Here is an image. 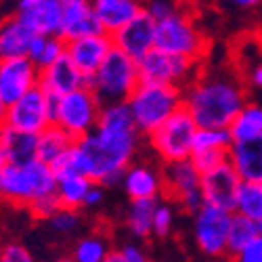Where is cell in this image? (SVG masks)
<instances>
[{"instance_id": "6da1fadb", "label": "cell", "mask_w": 262, "mask_h": 262, "mask_svg": "<svg viewBox=\"0 0 262 262\" xmlns=\"http://www.w3.org/2000/svg\"><path fill=\"white\" fill-rule=\"evenodd\" d=\"M141 137L143 135L137 128L97 126L93 133L74 141L51 168L57 177L78 172L105 187L120 185L124 170L139 154Z\"/></svg>"}, {"instance_id": "7a4b0ae2", "label": "cell", "mask_w": 262, "mask_h": 262, "mask_svg": "<svg viewBox=\"0 0 262 262\" xmlns=\"http://www.w3.org/2000/svg\"><path fill=\"white\" fill-rule=\"evenodd\" d=\"M246 101L248 86L242 76L231 70H200L183 89V107L198 126L227 128Z\"/></svg>"}, {"instance_id": "3957f363", "label": "cell", "mask_w": 262, "mask_h": 262, "mask_svg": "<svg viewBox=\"0 0 262 262\" xmlns=\"http://www.w3.org/2000/svg\"><path fill=\"white\" fill-rule=\"evenodd\" d=\"M57 174L42 160H30L24 164H9L0 181V198L13 206L28 208L42 195L55 193Z\"/></svg>"}, {"instance_id": "277c9868", "label": "cell", "mask_w": 262, "mask_h": 262, "mask_svg": "<svg viewBox=\"0 0 262 262\" xmlns=\"http://www.w3.org/2000/svg\"><path fill=\"white\" fill-rule=\"evenodd\" d=\"M128 107L133 112L137 130L143 137H149L164 124L177 109L183 107V89L172 84H145L139 86L128 97Z\"/></svg>"}, {"instance_id": "5b68a950", "label": "cell", "mask_w": 262, "mask_h": 262, "mask_svg": "<svg viewBox=\"0 0 262 262\" xmlns=\"http://www.w3.org/2000/svg\"><path fill=\"white\" fill-rule=\"evenodd\" d=\"M101 103L128 101L139 86V65L137 59L126 55L122 49L112 47L97 72L86 80Z\"/></svg>"}, {"instance_id": "8992f818", "label": "cell", "mask_w": 262, "mask_h": 262, "mask_svg": "<svg viewBox=\"0 0 262 262\" xmlns=\"http://www.w3.org/2000/svg\"><path fill=\"white\" fill-rule=\"evenodd\" d=\"M156 47L202 61L208 55V38L185 9H177L156 21Z\"/></svg>"}, {"instance_id": "52a82bcc", "label": "cell", "mask_w": 262, "mask_h": 262, "mask_svg": "<svg viewBox=\"0 0 262 262\" xmlns=\"http://www.w3.org/2000/svg\"><path fill=\"white\" fill-rule=\"evenodd\" d=\"M101 105L103 103L97 99L91 86L82 84L78 89L57 97L53 124H57L61 130H65L74 141H78L97 128Z\"/></svg>"}, {"instance_id": "ba28073f", "label": "cell", "mask_w": 262, "mask_h": 262, "mask_svg": "<svg viewBox=\"0 0 262 262\" xmlns=\"http://www.w3.org/2000/svg\"><path fill=\"white\" fill-rule=\"evenodd\" d=\"M139 82L145 84H172V86H185L200 74L202 61L172 55L158 47H154L149 53H145L139 61Z\"/></svg>"}, {"instance_id": "9c48e42d", "label": "cell", "mask_w": 262, "mask_h": 262, "mask_svg": "<svg viewBox=\"0 0 262 262\" xmlns=\"http://www.w3.org/2000/svg\"><path fill=\"white\" fill-rule=\"evenodd\" d=\"M198 128L200 126L195 124L191 114L185 107H181L164 124H160L147 139H149L151 149L156 151V156L164 164H168V162L191 158L193 139H195Z\"/></svg>"}, {"instance_id": "30bf717a", "label": "cell", "mask_w": 262, "mask_h": 262, "mask_svg": "<svg viewBox=\"0 0 262 262\" xmlns=\"http://www.w3.org/2000/svg\"><path fill=\"white\" fill-rule=\"evenodd\" d=\"M55 103H57V97L47 95L36 84L26 95H21L17 101L7 105L3 124L24 130V133L40 135L55 120Z\"/></svg>"}, {"instance_id": "8fae6325", "label": "cell", "mask_w": 262, "mask_h": 262, "mask_svg": "<svg viewBox=\"0 0 262 262\" xmlns=\"http://www.w3.org/2000/svg\"><path fill=\"white\" fill-rule=\"evenodd\" d=\"M231 214L225 208L202 204L200 210H195L193 216V244L198 252L206 258H223L227 256V237H229V225Z\"/></svg>"}, {"instance_id": "7c38bea8", "label": "cell", "mask_w": 262, "mask_h": 262, "mask_svg": "<svg viewBox=\"0 0 262 262\" xmlns=\"http://www.w3.org/2000/svg\"><path fill=\"white\" fill-rule=\"evenodd\" d=\"M164 195L177 204L183 212L193 214L204 204L202 198V172L195 168L191 158L164 164Z\"/></svg>"}, {"instance_id": "4fadbf2b", "label": "cell", "mask_w": 262, "mask_h": 262, "mask_svg": "<svg viewBox=\"0 0 262 262\" xmlns=\"http://www.w3.org/2000/svg\"><path fill=\"white\" fill-rule=\"evenodd\" d=\"M242 177L235 170V166L227 160L206 172H202V198L204 204L225 208L229 212L235 210L237 191L242 185Z\"/></svg>"}, {"instance_id": "5bb4252c", "label": "cell", "mask_w": 262, "mask_h": 262, "mask_svg": "<svg viewBox=\"0 0 262 262\" xmlns=\"http://www.w3.org/2000/svg\"><path fill=\"white\" fill-rule=\"evenodd\" d=\"M38 76L40 68L28 55L0 59V99L5 105L17 101L38 84Z\"/></svg>"}, {"instance_id": "9a60e30c", "label": "cell", "mask_w": 262, "mask_h": 262, "mask_svg": "<svg viewBox=\"0 0 262 262\" xmlns=\"http://www.w3.org/2000/svg\"><path fill=\"white\" fill-rule=\"evenodd\" d=\"M114 47V38L107 32H97V34H86L78 36L72 40H65V53L70 55L76 68L84 74V78L89 80L97 68L103 63L107 53Z\"/></svg>"}, {"instance_id": "2e32d148", "label": "cell", "mask_w": 262, "mask_h": 262, "mask_svg": "<svg viewBox=\"0 0 262 262\" xmlns=\"http://www.w3.org/2000/svg\"><path fill=\"white\" fill-rule=\"evenodd\" d=\"M112 38H114V47L122 49L126 55L139 61L145 53H149L156 47V19L147 11H143L133 21H128L126 26L116 30Z\"/></svg>"}, {"instance_id": "e0dca14e", "label": "cell", "mask_w": 262, "mask_h": 262, "mask_svg": "<svg viewBox=\"0 0 262 262\" xmlns=\"http://www.w3.org/2000/svg\"><path fill=\"white\" fill-rule=\"evenodd\" d=\"M103 32L93 9V0H61V26L59 36L72 40L86 34Z\"/></svg>"}, {"instance_id": "ac0fdd59", "label": "cell", "mask_w": 262, "mask_h": 262, "mask_svg": "<svg viewBox=\"0 0 262 262\" xmlns=\"http://www.w3.org/2000/svg\"><path fill=\"white\" fill-rule=\"evenodd\" d=\"M82 84H86V78L74 65L68 53H63L57 61H53L47 68H42L38 76V86L51 97H61Z\"/></svg>"}, {"instance_id": "d6986e66", "label": "cell", "mask_w": 262, "mask_h": 262, "mask_svg": "<svg viewBox=\"0 0 262 262\" xmlns=\"http://www.w3.org/2000/svg\"><path fill=\"white\" fill-rule=\"evenodd\" d=\"M15 15H19L36 34H59L61 0H15Z\"/></svg>"}, {"instance_id": "ffe728a7", "label": "cell", "mask_w": 262, "mask_h": 262, "mask_svg": "<svg viewBox=\"0 0 262 262\" xmlns=\"http://www.w3.org/2000/svg\"><path fill=\"white\" fill-rule=\"evenodd\" d=\"M120 185L124 187L130 200L141 198H162L164 195V177L162 172L143 162H133L122 174Z\"/></svg>"}, {"instance_id": "44dd1931", "label": "cell", "mask_w": 262, "mask_h": 262, "mask_svg": "<svg viewBox=\"0 0 262 262\" xmlns=\"http://www.w3.org/2000/svg\"><path fill=\"white\" fill-rule=\"evenodd\" d=\"M93 9L103 32L114 34L145 11V0H93Z\"/></svg>"}, {"instance_id": "7402d4cb", "label": "cell", "mask_w": 262, "mask_h": 262, "mask_svg": "<svg viewBox=\"0 0 262 262\" xmlns=\"http://www.w3.org/2000/svg\"><path fill=\"white\" fill-rule=\"evenodd\" d=\"M34 36L36 32L19 15L13 13L5 19H0V59L28 55L30 42L34 40Z\"/></svg>"}, {"instance_id": "603a6c76", "label": "cell", "mask_w": 262, "mask_h": 262, "mask_svg": "<svg viewBox=\"0 0 262 262\" xmlns=\"http://www.w3.org/2000/svg\"><path fill=\"white\" fill-rule=\"evenodd\" d=\"M229 162L244 181H262V135L233 143L229 149Z\"/></svg>"}, {"instance_id": "cb8c5ba5", "label": "cell", "mask_w": 262, "mask_h": 262, "mask_svg": "<svg viewBox=\"0 0 262 262\" xmlns=\"http://www.w3.org/2000/svg\"><path fill=\"white\" fill-rule=\"evenodd\" d=\"M0 145H3L5 154L9 158V164H24V162L36 160L38 135L24 133V130L0 124Z\"/></svg>"}, {"instance_id": "d4e9b609", "label": "cell", "mask_w": 262, "mask_h": 262, "mask_svg": "<svg viewBox=\"0 0 262 262\" xmlns=\"http://www.w3.org/2000/svg\"><path fill=\"white\" fill-rule=\"evenodd\" d=\"M160 198H141L130 200L128 212H126V231L133 239L145 242L154 235V212Z\"/></svg>"}, {"instance_id": "484cf974", "label": "cell", "mask_w": 262, "mask_h": 262, "mask_svg": "<svg viewBox=\"0 0 262 262\" xmlns=\"http://www.w3.org/2000/svg\"><path fill=\"white\" fill-rule=\"evenodd\" d=\"M227 128L231 133L233 143L248 141V139L262 135V105L254 101H246Z\"/></svg>"}, {"instance_id": "4316f807", "label": "cell", "mask_w": 262, "mask_h": 262, "mask_svg": "<svg viewBox=\"0 0 262 262\" xmlns=\"http://www.w3.org/2000/svg\"><path fill=\"white\" fill-rule=\"evenodd\" d=\"M72 145H74V139L65 133V130H61L57 124H51L49 128H45L38 135L36 158L49 166H53Z\"/></svg>"}, {"instance_id": "83f0119b", "label": "cell", "mask_w": 262, "mask_h": 262, "mask_svg": "<svg viewBox=\"0 0 262 262\" xmlns=\"http://www.w3.org/2000/svg\"><path fill=\"white\" fill-rule=\"evenodd\" d=\"M93 181L84 174H65V177H57V189L55 195L63 208H74L80 210L84 208V198H86V191L91 189Z\"/></svg>"}, {"instance_id": "f1b7e54d", "label": "cell", "mask_w": 262, "mask_h": 262, "mask_svg": "<svg viewBox=\"0 0 262 262\" xmlns=\"http://www.w3.org/2000/svg\"><path fill=\"white\" fill-rule=\"evenodd\" d=\"M260 233L254 218H248L239 212L231 214V225H229V237H227V256L235 258L242 252L252 239Z\"/></svg>"}, {"instance_id": "f546056e", "label": "cell", "mask_w": 262, "mask_h": 262, "mask_svg": "<svg viewBox=\"0 0 262 262\" xmlns=\"http://www.w3.org/2000/svg\"><path fill=\"white\" fill-rule=\"evenodd\" d=\"M63 53H65V40L59 34H36L28 49V57L40 70L57 61Z\"/></svg>"}, {"instance_id": "4dcf8cb0", "label": "cell", "mask_w": 262, "mask_h": 262, "mask_svg": "<svg viewBox=\"0 0 262 262\" xmlns=\"http://www.w3.org/2000/svg\"><path fill=\"white\" fill-rule=\"evenodd\" d=\"M112 252L107 237L103 233H91L78 239V244L72 250V260L76 262H107V256Z\"/></svg>"}, {"instance_id": "1f68e13d", "label": "cell", "mask_w": 262, "mask_h": 262, "mask_svg": "<svg viewBox=\"0 0 262 262\" xmlns=\"http://www.w3.org/2000/svg\"><path fill=\"white\" fill-rule=\"evenodd\" d=\"M233 212L254 218V221H258L262 216V183L260 181H242Z\"/></svg>"}, {"instance_id": "d6a6232c", "label": "cell", "mask_w": 262, "mask_h": 262, "mask_svg": "<svg viewBox=\"0 0 262 262\" xmlns=\"http://www.w3.org/2000/svg\"><path fill=\"white\" fill-rule=\"evenodd\" d=\"M233 139L229 128L221 126H200L193 139V151H204V149H231ZM191 151V154H193Z\"/></svg>"}, {"instance_id": "836d02e7", "label": "cell", "mask_w": 262, "mask_h": 262, "mask_svg": "<svg viewBox=\"0 0 262 262\" xmlns=\"http://www.w3.org/2000/svg\"><path fill=\"white\" fill-rule=\"evenodd\" d=\"M49 225L57 235H72L80 229V212L74 208H59L51 218Z\"/></svg>"}, {"instance_id": "e575fe53", "label": "cell", "mask_w": 262, "mask_h": 262, "mask_svg": "<svg viewBox=\"0 0 262 262\" xmlns=\"http://www.w3.org/2000/svg\"><path fill=\"white\" fill-rule=\"evenodd\" d=\"M147 258L149 256L145 248L139 244V239H133V242H126L120 248L109 252L107 262H145Z\"/></svg>"}, {"instance_id": "d590c367", "label": "cell", "mask_w": 262, "mask_h": 262, "mask_svg": "<svg viewBox=\"0 0 262 262\" xmlns=\"http://www.w3.org/2000/svg\"><path fill=\"white\" fill-rule=\"evenodd\" d=\"M174 229V208L172 204L158 202L154 212V235L160 239H166Z\"/></svg>"}, {"instance_id": "8d00e7d4", "label": "cell", "mask_w": 262, "mask_h": 262, "mask_svg": "<svg viewBox=\"0 0 262 262\" xmlns=\"http://www.w3.org/2000/svg\"><path fill=\"white\" fill-rule=\"evenodd\" d=\"M229 160V151L227 149H204V151H193L191 162L195 164L200 172H206L218 164H223Z\"/></svg>"}, {"instance_id": "74e56055", "label": "cell", "mask_w": 262, "mask_h": 262, "mask_svg": "<svg viewBox=\"0 0 262 262\" xmlns=\"http://www.w3.org/2000/svg\"><path fill=\"white\" fill-rule=\"evenodd\" d=\"M61 208L59 200L55 193H49V195H42V198H38L36 202H32L28 206V210L32 212L34 218H38V221H49V218Z\"/></svg>"}, {"instance_id": "f35d334b", "label": "cell", "mask_w": 262, "mask_h": 262, "mask_svg": "<svg viewBox=\"0 0 262 262\" xmlns=\"http://www.w3.org/2000/svg\"><path fill=\"white\" fill-rule=\"evenodd\" d=\"M32 252L17 242H9L0 246V260L3 262H32Z\"/></svg>"}, {"instance_id": "ab89813d", "label": "cell", "mask_w": 262, "mask_h": 262, "mask_svg": "<svg viewBox=\"0 0 262 262\" xmlns=\"http://www.w3.org/2000/svg\"><path fill=\"white\" fill-rule=\"evenodd\" d=\"M177 9H181V5L177 3V0H145V11L156 21L174 13Z\"/></svg>"}, {"instance_id": "60d3db41", "label": "cell", "mask_w": 262, "mask_h": 262, "mask_svg": "<svg viewBox=\"0 0 262 262\" xmlns=\"http://www.w3.org/2000/svg\"><path fill=\"white\" fill-rule=\"evenodd\" d=\"M235 258L242 262H262V233H258Z\"/></svg>"}, {"instance_id": "b9f144b4", "label": "cell", "mask_w": 262, "mask_h": 262, "mask_svg": "<svg viewBox=\"0 0 262 262\" xmlns=\"http://www.w3.org/2000/svg\"><path fill=\"white\" fill-rule=\"evenodd\" d=\"M216 3L237 13H254L262 9V0H216Z\"/></svg>"}, {"instance_id": "7bdbcfd3", "label": "cell", "mask_w": 262, "mask_h": 262, "mask_svg": "<svg viewBox=\"0 0 262 262\" xmlns=\"http://www.w3.org/2000/svg\"><path fill=\"white\" fill-rule=\"evenodd\" d=\"M248 89H254V91H262V59H256L252 61L250 70H248V76L244 78Z\"/></svg>"}, {"instance_id": "ee69618b", "label": "cell", "mask_w": 262, "mask_h": 262, "mask_svg": "<svg viewBox=\"0 0 262 262\" xmlns=\"http://www.w3.org/2000/svg\"><path fill=\"white\" fill-rule=\"evenodd\" d=\"M103 200H105V185H101V183H95V181H93L91 189L86 191L84 208H97V206H101V204H103Z\"/></svg>"}, {"instance_id": "f6af8a7d", "label": "cell", "mask_w": 262, "mask_h": 262, "mask_svg": "<svg viewBox=\"0 0 262 262\" xmlns=\"http://www.w3.org/2000/svg\"><path fill=\"white\" fill-rule=\"evenodd\" d=\"M7 166H9V158H7V154H5L3 145H0V181H3V172H5Z\"/></svg>"}, {"instance_id": "bcb514c9", "label": "cell", "mask_w": 262, "mask_h": 262, "mask_svg": "<svg viewBox=\"0 0 262 262\" xmlns=\"http://www.w3.org/2000/svg\"><path fill=\"white\" fill-rule=\"evenodd\" d=\"M5 109H7V105H5V101L0 99V122H3V116H5Z\"/></svg>"}, {"instance_id": "7dc6e473", "label": "cell", "mask_w": 262, "mask_h": 262, "mask_svg": "<svg viewBox=\"0 0 262 262\" xmlns=\"http://www.w3.org/2000/svg\"><path fill=\"white\" fill-rule=\"evenodd\" d=\"M256 225H258V229H260V233H262V216H260L258 221H256Z\"/></svg>"}, {"instance_id": "c3c4849f", "label": "cell", "mask_w": 262, "mask_h": 262, "mask_svg": "<svg viewBox=\"0 0 262 262\" xmlns=\"http://www.w3.org/2000/svg\"><path fill=\"white\" fill-rule=\"evenodd\" d=\"M260 38H262V24H260Z\"/></svg>"}, {"instance_id": "681fc988", "label": "cell", "mask_w": 262, "mask_h": 262, "mask_svg": "<svg viewBox=\"0 0 262 262\" xmlns=\"http://www.w3.org/2000/svg\"><path fill=\"white\" fill-rule=\"evenodd\" d=\"M0 124H3V122H0Z\"/></svg>"}, {"instance_id": "f907efd6", "label": "cell", "mask_w": 262, "mask_h": 262, "mask_svg": "<svg viewBox=\"0 0 262 262\" xmlns=\"http://www.w3.org/2000/svg\"><path fill=\"white\" fill-rule=\"evenodd\" d=\"M260 183H262V181H260Z\"/></svg>"}]
</instances>
